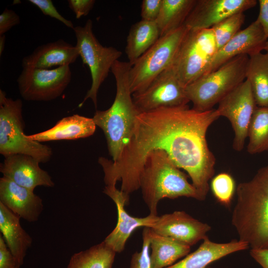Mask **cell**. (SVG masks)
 Segmentation results:
<instances>
[{"label":"cell","mask_w":268,"mask_h":268,"mask_svg":"<svg viewBox=\"0 0 268 268\" xmlns=\"http://www.w3.org/2000/svg\"><path fill=\"white\" fill-rule=\"evenodd\" d=\"M207 131L201 114L187 105L139 113L119 159H98L105 186L115 187L120 181V190L129 196L139 189L145 159L157 150L165 152L190 177L196 176L209 155Z\"/></svg>","instance_id":"6da1fadb"},{"label":"cell","mask_w":268,"mask_h":268,"mask_svg":"<svg viewBox=\"0 0 268 268\" xmlns=\"http://www.w3.org/2000/svg\"><path fill=\"white\" fill-rule=\"evenodd\" d=\"M231 223L251 249L268 250V165L236 189Z\"/></svg>","instance_id":"7a4b0ae2"},{"label":"cell","mask_w":268,"mask_h":268,"mask_svg":"<svg viewBox=\"0 0 268 268\" xmlns=\"http://www.w3.org/2000/svg\"><path fill=\"white\" fill-rule=\"evenodd\" d=\"M132 65L129 62L116 61L111 68L116 83L114 101L108 109L96 110L93 120L103 132L109 155L116 161L129 140L137 115L131 91L129 72Z\"/></svg>","instance_id":"3957f363"},{"label":"cell","mask_w":268,"mask_h":268,"mask_svg":"<svg viewBox=\"0 0 268 268\" xmlns=\"http://www.w3.org/2000/svg\"><path fill=\"white\" fill-rule=\"evenodd\" d=\"M143 200L149 214L157 215L158 204L163 199L191 198L203 201L199 192L188 181V176L163 151L154 150L145 159L140 178Z\"/></svg>","instance_id":"277c9868"},{"label":"cell","mask_w":268,"mask_h":268,"mask_svg":"<svg viewBox=\"0 0 268 268\" xmlns=\"http://www.w3.org/2000/svg\"><path fill=\"white\" fill-rule=\"evenodd\" d=\"M248 55L231 59L218 68L201 76L186 87L187 97L199 111L213 109L228 94L246 79Z\"/></svg>","instance_id":"5b68a950"},{"label":"cell","mask_w":268,"mask_h":268,"mask_svg":"<svg viewBox=\"0 0 268 268\" xmlns=\"http://www.w3.org/2000/svg\"><path fill=\"white\" fill-rule=\"evenodd\" d=\"M22 101L13 100L0 90V153L4 157L14 154L31 156L40 163L49 161L52 148L27 138L24 133Z\"/></svg>","instance_id":"8992f818"},{"label":"cell","mask_w":268,"mask_h":268,"mask_svg":"<svg viewBox=\"0 0 268 268\" xmlns=\"http://www.w3.org/2000/svg\"><path fill=\"white\" fill-rule=\"evenodd\" d=\"M189 30L183 25L159 37L132 66L129 72L132 94L145 90L158 75L172 66Z\"/></svg>","instance_id":"52a82bcc"},{"label":"cell","mask_w":268,"mask_h":268,"mask_svg":"<svg viewBox=\"0 0 268 268\" xmlns=\"http://www.w3.org/2000/svg\"><path fill=\"white\" fill-rule=\"evenodd\" d=\"M92 27V20L88 19L84 26H77L73 29L76 39L75 46L83 64L88 66L92 78L91 87L79 107L90 99L97 108L99 88L114 63L122 55V53L115 48L102 45L95 36Z\"/></svg>","instance_id":"ba28073f"},{"label":"cell","mask_w":268,"mask_h":268,"mask_svg":"<svg viewBox=\"0 0 268 268\" xmlns=\"http://www.w3.org/2000/svg\"><path fill=\"white\" fill-rule=\"evenodd\" d=\"M217 51L211 28L189 29L171 66L184 86L204 74Z\"/></svg>","instance_id":"9c48e42d"},{"label":"cell","mask_w":268,"mask_h":268,"mask_svg":"<svg viewBox=\"0 0 268 268\" xmlns=\"http://www.w3.org/2000/svg\"><path fill=\"white\" fill-rule=\"evenodd\" d=\"M69 66L56 68H23L17 82L20 95L30 101H50L59 97L71 81Z\"/></svg>","instance_id":"30bf717a"},{"label":"cell","mask_w":268,"mask_h":268,"mask_svg":"<svg viewBox=\"0 0 268 268\" xmlns=\"http://www.w3.org/2000/svg\"><path fill=\"white\" fill-rule=\"evenodd\" d=\"M132 96L139 113L185 106L190 102L186 87L179 80L171 66L158 75L145 90L134 93Z\"/></svg>","instance_id":"8fae6325"},{"label":"cell","mask_w":268,"mask_h":268,"mask_svg":"<svg viewBox=\"0 0 268 268\" xmlns=\"http://www.w3.org/2000/svg\"><path fill=\"white\" fill-rule=\"evenodd\" d=\"M257 105L251 86L246 79L218 103L216 109L220 116L230 121L234 133L233 148L243 150L248 137L249 125Z\"/></svg>","instance_id":"7c38bea8"},{"label":"cell","mask_w":268,"mask_h":268,"mask_svg":"<svg viewBox=\"0 0 268 268\" xmlns=\"http://www.w3.org/2000/svg\"><path fill=\"white\" fill-rule=\"evenodd\" d=\"M103 192L115 202L118 214L116 227L104 242L116 253H121L134 230L141 227H152L158 216L149 214L143 217L133 216L125 208V205L129 201V195L118 190L116 187L105 186Z\"/></svg>","instance_id":"4fadbf2b"},{"label":"cell","mask_w":268,"mask_h":268,"mask_svg":"<svg viewBox=\"0 0 268 268\" xmlns=\"http://www.w3.org/2000/svg\"><path fill=\"white\" fill-rule=\"evenodd\" d=\"M267 41L268 38L256 19L216 51L204 75L216 70L236 57H250L261 53L265 50Z\"/></svg>","instance_id":"5bb4252c"},{"label":"cell","mask_w":268,"mask_h":268,"mask_svg":"<svg viewBox=\"0 0 268 268\" xmlns=\"http://www.w3.org/2000/svg\"><path fill=\"white\" fill-rule=\"evenodd\" d=\"M256 0H197L184 25L190 29H210L234 14L255 6Z\"/></svg>","instance_id":"9a60e30c"},{"label":"cell","mask_w":268,"mask_h":268,"mask_svg":"<svg viewBox=\"0 0 268 268\" xmlns=\"http://www.w3.org/2000/svg\"><path fill=\"white\" fill-rule=\"evenodd\" d=\"M150 228L158 234L191 247L207 237L211 227L184 211L176 210L158 216Z\"/></svg>","instance_id":"2e32d148"},{"label":"cell","mask_w":268,"mask_h":268,"mask_svg":"<svg viewBox=\"0 0 268 268\" xmlns=\"http://www.w3.org/2000/svg\"><path fill=\"white\" fill-rule=\"evenodd\" d=\"M39 162L33 157L14 154L5 157L0 164V171L17 185L33 191L38 186L52 187L54 183L49 173L40 168Z\"/></svg>","instance_id":"e0dca14e"},{"label":"cell","mask_w":268,"mask_h":268,"mask_svg":"<svg viewBox=\"0 0 268 268\" xmlns=\"http://www.w3.org/2000/svg\"><path fill=\"white\" fill-rule=\"evenodd\" d=\"M0 202L30 222L38 220L43 208L42 200L33 191L4 176L0 179Z\"/></svg>","instance_id":"ac0fdd59"},{"label":"cell","mask_w":268,"mask_h":268,"mask_svg":"<svg viewBox=\"0 0 268 268\" xmlns=\"http://www.w3.org/2000/svg\"><path fill=\"white\" fill-rule=\"evenodd\" d=\"M79 56L77 48L62 39L37 47L22 60L23 68L48 69L69 66Z\"/></svg>","instance_id":"d6986e66"},{"label":"cell","mask_w":268,"mask_h":268,"mask_svg":"<svg viewBox=\"0 0 268 268\" xmlns=\"http://www.w3.org/2000/svg\"><path fill=\"white\" fill-rule=\"evenodd\" d=\"M248 245L239 240L216 243L206 237L199 248L181 261L166 268H211L209 265L232 253L247 250Z\"/></svg>","instance_id":"ffe728a7"},{"label":"cell","mask_w":268,"mask_h":268,"mask_svg":"<svg viewBox=\"0 0 268 268\" xmlns=\"http://www.w3.org/2000/svg\"><path fill=\"white\" fill-rule=\"evenodd\" d=\"M96 127L93 118L74 114L62 118L49 129L27 137L39 142L77 139L93 135Z\"/></svg>","instance_id":"44dd1931"},{"label":"cell","mask_w":268,"mask_h":268,"mask_svg":"<svg viewBox=\"0 0 268 268\" xmlns=\"http://www.w3.org/2000/svg\"><path fill=\"white\" fill-rule=\"evenodd\" d=\"M20 218L0 202V231L8 249L22 266L32 239L21 227Z\"/></svg>","instance_id":"7402d4cb"},{"label":"cell","mask_w":268,"mask_h":268,"mask_svg":"<svg viewBox=\"0 0 268 268\" xmlns=\"http://www.w3.org/2000/svg\"><path fill=\"white\" fill-rule=\"evenodd\" d=\"M150 250L151 268H166L188 255L191 247L158 234L151 229Z\"/></svg>","instance_id":"603a6c76"},{"label":"cell","mask_w":268,"mask_h":268,"mask_svg":"<svg viewBox=\"0 0 268 268\" xmlns=\"http://www.w3.org/2000/svg\"><path fill=\"white\" fill-rule=\"evenodd\" d=\"M155 21L141 20L131 27L127 39L125 52L133 66L159 38Z\"/></svg>","instance_id":"cb8c5ba5"},{"label":"cell","mask_w":268,"mask_h":268,"mask_svg":"<svg viewBox=\"0 0 268 268\" xmlns=\"http://www.w3.org/2000/svg\"><path fill=\"white\" fill-rule=\"evenodd\" d=\"M246 79L249 82L258 107H268V54L249 57Z\"/></svg>","instance_id":"d4e9b609"},{"label":"cell","mask_w":268,"mask_h":268,"mask_svg":"<svg viewBox=\"0 0 268 268\" xmlns=\"http://www.w3.org/2000/svg\"><path fill=\"white\" fill-rule=\"evenodd\" d=\"M196 2L197 0H162L155 21L160 37L184 25Z\"/></svg>","instance_id":"484cf974"},{"label":"cell","mask_w":268,"mask_h":268,"mask_svg":"<svg viewBox=\"0 0 268 268\" xmlns=\"http://www.w3.org/2000/svg\"><path fill=\"white\" fill-rule=\"evenodd\" d=\"M116 254L103 241L74 254L67 268H112Z\"/></svg>","instance_id":"4316f807"},{"label":"cell","mask_w":268,"mask_h":268,"mask_svg":"<svg viewBox=\"0 0 268 268\" xmlns=\"http://www.w3.org/2000/svg\"><path fill=\"white\" fill-rule=\"evenodd\" d=\"M247 151L251 154L268 150V107L257 106L248 133Z\"/></svg>","instance_id":"83f0119b"},{"label":"cell","mask_w":268,"mask_h":268,"mask_svg":"<svg viewBox=\"0 0 268 268\" xmlns=\"http://www.w3.org/2000/svg\"><path fill=\"white\" fill-rule=\"evenodd\" d=\"M245 19V16L243 12L237 13L225 18L211 28L217 50L241 30Z\"/></svg>","instance_id":"f1b7e54d"},{"label":"cell","mask_w":268,"mask_h":268,"mask_svg":"<svg viewBox=\"0 0 268 268\" xmlns=\"http://www.w3.org/2000/svg\"><path fill=\"white\" fill-rule=\"evenodd\" d=\"M210 188L213 196L222 205L229 207L236 190L233 177L227 173H221L213 177Z\"/></svg>","instance_id":"f546056e"},{"label":"cell","mask_w":268,"mask_h":268,"mask_svg":"<svg viewBox=\"0 0 268 268\" xmlns=\"http://www.w3.org/2000/svg\"><path fill=\"white\" fill-rule=\"evenodd\" d=\"M150 233V228H144L142 235V249L139 252H135L132 255L130 268H151L149 253Z\"/></svg>","instance_id":"4dcf8cb0"},{"label":"cell","mask_w":268,"mask_h":268,"mask_svg":"<svg viewBox=\"0 0 268 268\" xmlns=\"http://www.w3.org/2000/svg\"><path fill=\"white\" fill-rule=\"evenodd\" d=\"M29 1L38 7L42 13L54 18L67 26L73 29L74 26L70 20L63 17L57 10L51 0H29Z\"/></svg>","instance_id":"1f68e13d"},{"label":"cell","mask_w":268,"mask_h":268,"mask_svg":"<svg viewBox=\"0 0 268 268\" xmlns=\"http://www.w3.org/2000/svg\"><path fill=\"white\" fill-rule=\"evenodd\" d=\"M162 0H143L141 7L142 20L155 21L159 14Z\"/></svg>","instance_id":"d6a6232c"},{"label":"cell","mask_w":268,"mask_h":268,"mask_svg":"<svg viewBox=\"0 0 268 268\" xmlns=\"http://www.w3.org/2000/svg\"><path fill=\"white\" fill-rule=\"evenodd\" d=\"M20 23L19 15L13 10L5 8L0 15V35L9 31Z\"/></svg>","instance_id":"836d02e7"},{"label":"cell","mask_w":268,"mask_h":268,"mask_svg":"<svg viewBox=\"0 0 268 268\" xmlns=\"http://www.w3.org/2000/svg\"><path fill=\"white\" fill-rule=\"evenodd\" d=\"M21 266L8 249L5 241L0 236V268H19Z\"/></svg>","instance_id":"e575fe53"},{"label":"cell","mask_w":268,"mask_h":268,"mask_svg":"<svg viewBox=\"0 0 268 268\" xmlns=\"http://www.w3.org/2000/svg\"><path fill=\"white\" fill-rule=\"evenodd\" d=\"M68 6L74 13L76 18L87 15L94 6V0H68Z\"/></svg>","instance_id":"d590c367"},{"label":"cell","mask_w":268,"mask_h":268,"mask_svg":"<svg viewBox=\"0 0 268 268\" xmlns=\"http://www.w3.org/2000/svg\"><path fill=\"white\" fill-rule=\"evenodd\" d=\"M260 10L257 20L268 39V0H259Z\"/></svg>","instance_id":"8d00e7d4"},{"label":"cell","mask_w":268,"mask_h":268,"mask_svg":"<svg viewBox=\"0 0 268 268\" xmlns=\"http://www.w3.org/2000/svg\"><path fill=\"white\" fill-rule=\"evenodd\" d=\"M250 254L263 268H268V250L251 249Z\"/></svg>","instance_id":"74e56055"},{"label":"cell","mask_w":268,"mask_h":268,"mask_svg":"<svg viewBox=\"0 0 268 268\" xmlns=\"http://www.w3.org/2000/svg\"><path fill=\"white\" fill-rule=\"evenodd\" d=\"M5 42V35H0V56L1 55L4 50Z\"/></svg>","instance_id":"f35d334b"},{"label":"cell","mask_w":268,"mask_h":268,"mask_svg":"<svg viewBox=\"0 0 268 268\" xmlns=\"http://www.w3.org/2000/svg\"><path fill=\"white\" fill-rule=\"evenodd\" d=\"M265 50H266L267 52L266 53L268 54V41L266 45Z\"/></svg>","instance_id":"ab89813d"}]
</instances>
